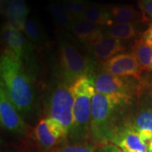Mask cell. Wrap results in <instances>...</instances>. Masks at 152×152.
Segmentation results:
<instances>
[{"label":"cell","mask_w":152,"mask_h":152,"mask_svg":"<svg viewBox=\"0 0 152 152\" xmlns=\"http://www.w3.org/2000/svg\"><path fill=\"white\" fill-rule=\"evenodd\" d=\"M0 77L1 87L12 103L21 115H28L35 103L32 82L23 61L6 48L0 56Z\"/></svg>","instance_id":"obj_1"},{"label":"cell","mask_w":152,"mask_h":152,"mask_svg":"<svg viewBox=\"0 0 152 152\" xmlns=\"http://www.w3.org/2000/svg\"><path fill=\"white\" fill-rule=\"evenodd\" d=\"M132 101L133 98L95 92L91 120V136L93 140L101 145L109 143L114 131L127 122H118V116Z\"/></svg>","instance_id":"obj_2"},{"label":"cell","mask_w":152,"mask_h":152,"mask_svg":"<svg viewBox=\"0 0 152 152\" xmlns=\"http://www.w3.org/2000/svg\"><path fill=\"white\" fill-rule=\"evenodd\" d=\"M74 98L73 127L69 136L74 140H86L91 135V120L93 96L95 95V77H82L70 86Z\"/></svg>","instance_id":"obj_3"},{"label":"cell","mask_w":152,"mask_h":152,"mask_svg":"<svg viewBox=\"0 0 152 152\" xmlns=\"http://www.w3.org/2000/svg\"><path fill=\"white\" fill-rule=\"evenodd\" d=\"M59 79L69 86L82 77L93 75L91 60L64 38L59 40Z\"/></svg>","instance_id":"obj_4"},{"label":"cell","mask_w":152,"mask_h":152,"mask_svg":"<svg viewBox=\"0 0 152 152\" xmlns=\"http://www.w3.org/2000/svg\"><path fill=\"white\" fill-rule=\"evenodd\" d=\"M73 106L74 98L70 86L60 80L51 87L45 109L48 117L58 121L65 128L69 135L73 127Z\"/></svg>","instance_id":"obj_5"},{"label":"cell","mask_w":152,"mask_h":152,"mask_svg":"<svg viewBox=\"0 0 152 152\" xmlns=\"http://www.w3.org/2000/svg\"><path fill=\"white\" fill-rule=\"evenodd\" d=\"M95 77V90L96 92L109 95L121 96L125 97L133 98L138 95L140 85L134 83V78L119 77L111 75L106 71H102Z\"/></svg>","instance_id":"obj_6"},{"label":"cell","mask_w":152,"mask_h":152,"mask_svg":"<svg viewBox=\"0 0 152 152\" xmlns=\"http://www.w3.org/2000/svg\"><path fill=\"white\" fill-rule=\"evenodd\" d=\"M137 96L138 108L132 124L142 139L149 144L152 140L151 88L141 85Z\"/></svg>","instance_id":"obj_7"},{"label":"cell","mask_w":152,"mask_h":152,"mask_svg":"<svg viewBox=\"0 0 152 152\" xmlns=\"http://www.w3.org/2000/svg\"><path fill=\"white\" fill-rule=\"evenodd\" d=\"M0 122L2 128L13 134H26L30 129L3 87H0Z\"/></svg>","instance_id":"obj_8"},{"label":"cell","mask_w":152,"mask_h":152,"mask_svg":"<svg viewBox=\"0 0 152 152\" xmlns=\"http://www.w3.org/2000/svg\"><path fill=\"white\" fill-rule=\"evenodd\" d=\"M109 143L124 152H149L148 143L142 139L130 121L125 122L114 131Z\"/></svg>","instance_id":"obj_9"},{"label":"cell","mask_w":152,"mask_h":152,"mask_svg":"<svg viewBox=\"0 0 152 152\" xmlns=\"http://www.w3.org/2000/svg\"><path fill=\"white\" fill-rule=\"evenodd\" d=\"M34 135L39 145L43 148L50 149L57 145L69 134L58 121L46 117L38 122L34 129Z\"/></svg>","instance_id":"obj_10"},{"label":"cell","mask_w":152,"mask_h":152,"mask_svg":"<svg viewBox=\"0 0 152 152\" xmlns=\"http://www.w3.org/2000/svg\"><path fill=\"white\" fill-rule=\"evenodd\" d=\"M103 70L119 77L140 79L142 69L134 53H119L103 62Z\"/></svg>","instance_id":"obj_11"},{"label":"cell","mask_w":152,"mask_h":152,"mask_svg":"<svg viewBox=\"0 0 152 152\" xmlns=\"http://www.w3.org/2000/svg\"><path fill=\"white\" fill-rule=\"evenodd\" d=\"M2 37L6 48L22 60L23 63L31 59L33 46L22 31H17L5 23L2 28Z\"/></svg>","instance_id":"obj_12"},{"label":"cell","mask_w":152,"mask_h":152,"mask_svg":"<svg viewBox=\"0 0 152 152\" xmlns=\"http://www.w3.org/2000/svg\"><path fill=\"white\" fill-rule=\"evenodd\" d=\"M69 31L77 40L86 44L88 48L104 37V27L85 19L75 20L71 25Z\"/></svg>","instance_id":"obj_13"},{"label":"cell","mask_w":152,"mask_h":152,"mask_svg":"<svg viewBox=\"0 0 152 152\" xmlns=\"http://www.w3.org/2000/svg\"><path fill=\"white\" fill-rule=\"evenodd\" d=\"M89 48L96 59L105 62L124 51L125 47L119 40L104 35L103 37Z\"/></svg>","instance_id":"obj_14"},{"label":"cell","mask_w":152,"mask_h":152,"mask_svg":"<svg viewBox=\"0 0 152 152\" xmlns=\"http://www.w3.org/2000/svg\"><path fill=\"white\" fill-rule=\"evenodd\" d=\"M108 10L114 23L136 25L149 19L143 11L137 10L131 5H108Z\"/></svg>","instance_id":"obj_15"},{"label":"cell","mask_w":152,"mask_h":152,"mask_svg":"<svg viewBox=\"0 0 152 152\" xmlns=\"http://www.w3.org/2000/svg\"><path fill=\"white\" fill-rule=\"evenodd\" d=\"M29 13L30 10L26 0H11L6 10V23L17 31H22L29 18Z\"/></svg>","instance_id":"obj_16"},{"label":"cell","mask_w":152,"mask_h":152,"mask_svg":"<svg viewBox=\"0 0 152 152\" xmlns=\"http://www.w3.org/2000/svg\"><path fill=\"white\" fill-rule=\"evenodd\" d=\"M22 32L28 41L37 48H44L48 42V35L42 23L35 17H29L26 22Z\"/></svg>","instance_id":"obj_17"},{"label":"cell","mask_w":152,"mask_h":152,"mask_svg":"<svg viewBox=\"0 0 152 152\" xmlns=\"http://www.w3.org/2000/svg\"><path fill=\"white\" fill-rule=\"evenodd\" d=\"M84 19L102 27H107L114 23L109 12L108 5L99 4L92 2L90 3L84 15Z\"/></svg>","instance_id":"obj_18"},{"label":"cell","mask_w":152,"mask_h":152,"mask_svg":"<svg viewBox=\"0 0 152 152\" xmlns=\"http://www.w3.org/2000/svg\"><path fill=\"white\" fill-rule=\"evenodd\" d=\"M133 53L142 70L152 71V50L144 38L136 40Z\"/></svg>","instance_id":"obj_19"},{"label":"cell","mask_w":152,"mask_h":152,"mask_svg":"<svg viewBox=\"0 0 152 152\" xmlns=\"http://www.w3.org/2000/svg\"><path fill=\"white\" fill-rule=\"evenodd\" d=\"M138 34L135 24L113 23L112 26L104 27V35L119 41H129L136 37Z\"/></svg>","instance_id":"obj_20"},{"label":"cell","mask_w":152,"mask_h":152,"mask_svg":"<svg viewBox=\"0 0 152 152\" xmlns=\"http://www.w3.org/2000/svg\"><path fill=\"white\" fill-rule=\"evenodd\" d=\"M47 9L55 24L59 28L69 31L71 25L75 20L64 8V6L59 2H53L49 4Z\"/></svg>","instance_id":"obj_21"},{"label":"cell","mask_w":152,"mask_h":152,"mask_svg":"<svg viewBox=\"0 0 152 152\" xmlns=\"http://www.w3.org/2000/svg\"><path fill=\"white\" fill-rule=\"evenodd\" d=\"M74 20L84 19V15L89 7V0H62L59 2Z\"/></svg>","instance_id":"obj_22"},{"label":"cell","mask_w":152,"mask_h":152,"mask_svg":"<svg viewBox=\"0 0 152 152\" xmlns=\"http://www.w3.org/2000/svg\"><path fill=\"white\" fill-rule=\"evenodd\" d=\"M60 152H96V147L91 144L67 145L61 148Z\"/></svg>","instance_id":"obj_23"},{"label":"cell","mask_w":152,"mask_h":152,"mask_svg":"<svg viewBox=\"0 0 152 152\" xmlns=\"http://www.w3.org/2000/svg\"><path fill=\"white\" fill-rule=\"evenodd\" d=\"M140 7L144 14L152 20V0H140Z\"/></svg>","instance_id":"obj_24"},{"label":"cell","mask_w":152,"mask_h":152,"mask_svg":"<svg viewBox=\"0 0 152 152\" xmlns=\"http://www.w3.org/2000/svg\"><path fill=\"white\" fill-rule=\"evenodd\" d=\"M96 152H124L120 148L112 143L103 144L96 148Z\"/></svg>","instance_id":"obj_25"},{"label":"cell","mask_w":152,"mask_h":152,"mask_svg":"<svg viewBox=\"0 0 152 152\" xmlns=\"http://www.w3.org/2000/svg\"><path fill=\"white\" fill-rule=\"evenodd\" d=\"M10 2L11 0H0V10H1L2 15H5L7 8H8Z\"/></svg>","instance_id":"obj_26"},{"label":"cell","mask_w":152,"mask_h":152,"mask_svg":"<svg viewBox=\"0 0 152 152\" xmlns=\"http://www.w3.org/2000/svg\"><path fill=\"white\" fill-rule=\"evenodd\" d=\"M142 37L145 38V39H152V25L149 27L147 31H145Z\"/></svg>","instance_id":"obj_27"},{"label":"cell","mask_w":152,"mask_h":152,"mask_svg":"<svg viewBox=\"0 0 152 152\" xmlns=\"http://www.w3.org/2000/svg\"><path fill=\"white\" fill-rule=\"evenodd\" d=\"M143 38H144V37H143ZM144 39H145V40L146 41L147 43L149 44V46L151 47V50H152V39H145V38H144Z\"/></svg>","instance_id":"obj_28"},{"label":"cell","mask_w":152,"mask_h":152,"mask_svg":"<svg viewBox=\"0 0 152 152\" xmlns=\"http://www.w3.org/2000/svg\"><path fill=\"white\" fill-rule=\"evenodd\" d=\"M148 151L152 152V140L148 144Z\"/></svg>","instance_id":"obj_29"},{"label":"cell","mask_w":152,"mask_h":152,"mask_svg":"<svg viewBox=\"0 0 152 152\" xmlns=\"http://www.w3.org/2000/svg\"><path fill=\"white\" fill-rule=\"evenodd\" d=\"M50 1L51 3H53V2H59V0H48Z\"/></svg>","instance_id":"obj_30"},{"label":"cell","mask_w":152,"mask_h":152,"mask_svg":"<svg viewBox=\"0 0 152 152\" xmlns=\"http://www.w3.org/2000/svg\"><path fill=\"white\" fill-rule=\"evenodd\" d=\"M1 152H13V151H8V150H4V151H2Z\"/></svg>","instance_id":"obj_31"},{"label":"cell","mask_w":152,"mask_h":152,"mask_svg":"<svg viewBox=\"0 0 152 152\" xmlns=\"http://www.w3.org/2000/svg\"><path fill=\"white\" fill-rule=\"evenodd\" d=\"M151 91H152V86H151Z\"/></svg>","instance_id":"obj_32"},{"label":"cell","mask_w":152,"mask_h":152,"mask_svg":"<svg viewBox=\"0 0 152 152\" xmlns=\"http://www.w3.org/2000/svg\"><path fill=\"white\" fill-rule=\"evenodd\" d=\"M60 1H62V0H59V2H60Z\"/></svg>","instance_id":"obj_33"}]
</instances>
